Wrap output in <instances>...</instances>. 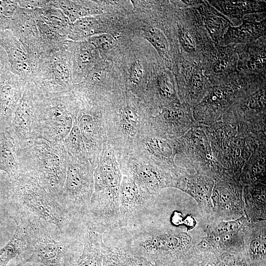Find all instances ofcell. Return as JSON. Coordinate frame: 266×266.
Returning <instances> with one entry per match:
<instances>
[{"label":"cell","instance_id":"obj_1","mask_svg":"<svg viewBox=\"0 0 266 266\" xmlns=\"http://www.w3.org/2000/svg\"><path fill=\"white\" fill-rule=\"evenodd\" d=\"M94 192L83 222L98 231L119 228V192L122 173L115 152L107 142L94 170Z\"/></svg>","mask_w":266,"mask_h":266},{"label":"cell","instance_id":"obj_2","mask_svg":"<svg viewBox=\"0 0 266 266\" xmlns=\"http://www.w3.org/2000/svg\"><path fill=\"white\" fill-rule=\"evenodd\" d=\"M21 169L32 173L61 204L66 173L67 152L63 141L36 137L14 144Z\"/></svg>","mask_w":266,"mask_h":266},{"label":"cell","instance_id":"obj_3","mask_svg":"<svg viewBox=\"0 0 266 266\" xmlns=\"http://www.w3.org/2000/svg\"><path fill=\"white\" fill-rule=\"evenodd\" d=\"M10 218L24 226L29 241L28 246L19 257V262L16 266L28 263L45 266H65L77 263L83 243L64 235L59 241L55 240L52 236L50 224L37 218L27 216Z\"/></svg>","mask_w":266,"mask_h":266},{"label":"cell","instance_id":"obj_4","mask_svg":"<svg viewBox=\"0 0 266 266\" xmlns=\"http://www.w3.org/2000/svg\"><path fill=\"white\" fill-rule=\"evenodd\" d=\"M10 216H27L41 219L54 225L62 235H66L73 218L66 208L40 184L30 172L22 170L12 179Z\"/></svg>","mask_w":266,"mask_h":266},{"label":"cell","instance_id":"obj_5","mask_svg":"<svg viewBox=\"0 0 266 266\" xmlns=\"http://www.w3.org/2000/svg\"><path fill=\"white\" fill-rule=\"evenodd\" d=\"M192 231L172 226H144L131 229L125 240L126 250L151 262L154 259L177 257L194 246L203 237L193 236Z\"/></svg>","mask_w":266,"mask_h":266},{"label":"cell","instance_id":"obj_6","mask_svg":"<svg viewBox=\"0 0 266 266\" xmlns=\"http://www.w3.org/2000/svg\"><path fill=\"white\" fill-rule=\"evenodd\" d=\"M208 129L216 161L227 173L239 181L243 167L253 152L266 143L241 134L236 127L221 120L208 126Z\"/></svg>","mask_w":266,"mask_h":266},{"label":"cell","instance_id":"obj_7","mask_svg":"<svg viewBox=\"0 0 266 266\" xmlns=\"http://www.w3.org/2000/svg\"><path fill=\"white\" fill-rule=\"evenodd\" d=\"M105 110H101L108 143L115 154L130 153L134 140L152 116L150 111L134 102L124 101Z\"/></svg>","mask_w":266,"mask_h":266},{"label":"cell","instance_id":"obj_8","mask_svg":"<svg viewBox=\"0 0 266 266\" xmlns=\"http://www.w3.org/2000/svg\"><path fill=\"white\" fill-rule=\"evenodd\" d=\"M78 110V100L71 91L43 98L37 113L36 137L63 142L76 122Z\"/></svg>","mask_w":266,"mask_h":266},{"label":"cell","instance_id":"obj_9","mask_svg":"<svg viewBox=\"0 0 266 266\" xmlns=\"http://www.w3.org/2000/svg\"><path fill=\"white\" fill-rule=\"evenodd\" d=\"M30 82L44 98L71 91L74 85L70 53L66 49L49 54L41 53Z\"/></svg>","mask_w":266,"mask_h":266},{"label":"cell","instance_id":"obj_10","mask_svg":"<svg viewBox=\"0 0 266 266\" xmlns=\"http://www.w3.org/2000/svg\"><path fill=\"white\" fill-rule=\"evenodd\" d=\"M94 170L90 162L78 161L67 153L61 204L72 218L83 220L88 212L94 192Z\"/></svg>","mask_w":266,"mask_h":266},{"label":"cell","instance_id":"obj_11","mask_svg":"<svg viewBox=\"0 0 266 266\" xmlns=\"http://www.w3.org/2000/svg\"><path fill=\"white\" fill-rule=\"evenodd\" d=\"M177 155L186 161V166L201 172L215 180L226 171L212 153L208 126L199 124L177 139Z\"/></svg>","mask_w":266,"mask_h":266},{"label":"cell","instance_id":"obj_12","mask_svg":"<svg viewBox=\"0 0 266 266\" xmlns=\"http://www.w3.org/2000/svg\"><path fill=\"white\" fill-rule=\"evenodd\" d=\"M158 197L122 174L119 192V228L142 225L154 211Z\"/></svg>","mask_w":266,"mask_h":266},{"label":"cell","instance_id":"obj_13","mask_svg":"<svg viewBox=\"0 0 266 266\" xmlns=\"http://www.w3.org/2000/svg\"><path fill=\"white\" fill-rule=\"evenodd\" d=\"M177 144V139L160 133L147 121L139 132L128 154L177 173L180 168L175 163Z\"/></svg>","mask_w":266,"mask_h":266},{"label":"cell","instance_id":"obj_14","mask_svg":"<svg viewBox=\"0 0 266 266\" xmlns=\"http://www.w3.org/2000/svg\"><path fill=\"white\" fill-rule=\"evenodd\" d=\"M122 173L153 195L158 197L167 188H174L177 173L132 154H115Z\"/></svg>","mask_w":266,"mask_h":266},{"label":"cell","instance_id":"obj_15","mask_svg":"<svg viewBox=\"0 0 266 266\" xmlns=\"http://www.w3.org/2000/svg\"><path fill=\"white\" fill-rule=\"evenodd\" d=\"M243 186L239 180L224 173L216 180L211 197L208 222L238 219L243 215Z\"/></svg>","mask_w":266,"mask_h":266},{"label":"cell","instance_id":"obj_16","mask_svg":"<svg viewBox=\"0 0 266 266\" xmlns=\"http://www.w3.org/2000/svg\"><path fill=\"white\" fill-rule=\"evenodd\" d=\"M77 99L79 103L77 125L82 134L89 161L94 168L103 147L108 142L104 120L101 110L97 106Z\"/></svg>","mask_w":266,"mask_h":266},{"label":"cell","instance_id":"obj_17","mask_svg":"<svg viewBox=\"0 0 266 266\" xmlns=\"http://www.w3.org/2000/svg\"><path fill=\"white\" fill-rule=\"evenodd\" d=\"M43 98L32 82H27L13 113L11 138L14 144L36 138L37 113Z\"/></svg>","mask_w":266,"mask_h":266},{"label":"cell","instance_id":"obj_18","mask_svg":"<svg viewBox=\"0 0 266 266\" xmlns=\"http://www.w3.org/2000/svg\"><path fill=\"white\" fill-rule=\"evenodd\" d=\"M150 125L163 135L177 139L199 124L193 112L179 104L164 106L148 120Z\"/></svg>","mask_w":266,"mask_h":266},{"label":"cell","instance_id":"obj_19","mask_svg":"<svg viewBox=\"0 0 266 266\" xmlns=\"http://www.w3.org/2000/svg\"><path fill=\"white\" fill-rule=\"evenodd\" d=\"M215 182L214 179L201 172L188 167L180 166L174 188L192 196L201 208L204 217L207 218Z\"/></svg>","mask_w":266,"mask_h":266},{"label":"cell","instance_id":"obj_20","mask_svg":"<svg viewBox=\"0 0 266 266\" xmlns=\"http://www.w3.org/2000/svg\"><path fill=\"white\" fill-rule=\"evenodd\" d=\"M9 30L36 63L42 53L40 39L36 21L28 9L19 5L12 18Z\"/></svg>","mask_w":266,"mask_h":266},{"label":"cell","instance_id":"obj_21","mask_svg":"<svg viewBox=\"0 0 266 266\" xmlns=\"http://www.w3.org/2000/svg\"><path fill=\"white\" fill-rule=\"evenodd\" d=\"M234 92L229 87L213 89L195 107L193 116L200 124L209 126L221 120L229 105L233 102Z\"/></svg>","mask_w":266,"mask_h":266},{"label":"cell","instance_id":"obj_22","mask_svg":"<svg viewBox=\"0 0 266 266\" xmlns=\"http://www.w3.org/2000/svg\"><path fill=\"white\" fill-rule=\"evenodd\" d=\"M0 46L6 52L12 71L26 82L30 81L36 63L30 58L10 31L0 32Z\"/></svg>","mask_w":266,"mask_h":266},{"label":"cell","instance_id":"obj_23","mask_svg":"<svg viewBox=\"0 0 266 266\" xmlns=\"http://www.w3.org/2000/svg\"><path fill=\"white\" fill-rule=\"evenodd\" d=\"M95 48L87 40L67 41L66 49L70 53L73 82L81 79L93 67L96 60Z\"/></svg>","mask_w":266,"mask_h":266},{"label":"cell","instance_id":"obj_24","mask_svg":"<svg viewBox=\"0 0 266 266\" xmlns=\"http://www.w3.org/2000/svg\"><path fill=\"white\" fill-rule=\"evenodd\" d=\"M81 254L76 266H102L101 243L103 233L85 226Z\"/></svg>","mask_w":266,"mask_h":266},{"label":"cell","instance_id":"obj_25","mask_svg":"<svg viewBox=\"0 0 266 266\" xmlns=\"http://www.w3.org/2000/svg\"><path fill=\"white\" fill-rule=\"evenodd\" d=\"M28 9L35 21H41L67 36L70 33L72 23L61 9L53 5L51 0L43 7Z\"/></svg>","mask_w":266,"mask_h":266},{"label":"cell","instance_id":"obj_26","mask_svg":"<svg viewBox=\"0 0 266 266\" xmlns=\"http://www.w3.org/2000/svg\"><path fill=\"white\" fill-rule=\"evenodd\" d=\"M266 146L260 145L254 150L244 166L239 178L243 186L265 183Z\"/></svg>","mask_w":266,"mask_h":266},{"label":"cell","instance_id":"obj_27","mask_svg":"<svg viewBox=\"0 0 266 266\" xmlns=\"http://www.w3.org/2000/svg\"><path fill=\"white\" fill-rule=\"evenodd\" d=\"M102 266H153L146 258L128 251L101 243Z\"/></svg>","mask_w":266,"mask_h":266},{"label":"cell","instance_id":"obj_28","mask_svg":"<svg viewBox=\"0 0 266 266\" xmlns=\"http://www.w3.org/2000/svg\"><path fill=\"white\" fill-rule=\"evenodd\" d=\"M15 223L16 228L12 237L0 249V266H6L10 260L19 257L28 246L26 229L20 223Z\"/></svg>","mask_w":266,"mask_h":266},{"label":"cell","instance_id":"obj_29","mask_svg":"<svg viewBox=\"0 0 266 266\" xmlns=\"http://www.w3.org/2000/svg\"><path fill=\"white\" fill-rule=\"evenodd\" d=\"M40 36L42 53L49 54L66 49L67 36L39 21H35Z\"/></svg>","mask_w":266,"mask_h":266},{"label":"cell","instance_id":"obj_30","mask_svg":"<svg viewBox=\"0 0 266 266\" xmlns=\"http://www.w3.org/2000/svg\"><path fill=\"white\" fill-rule=\"evenodd\" d=\"M54 6L57 7L71 23L77 20L95 14V9L89 1L78 0H51Z\"/></svg>","mask_w":266,"mask_h":266},{"label":"cell","instance_id":"obj_31","mask_svg":"<svg viewBox=\"0 0 266 266\" xmlns=\"http://www.w3.org/2000/svg\"><path fill=\"white\" fill-rule=\"evenodd\" d=\"M100 32V23L96 18L84 17L72 24L71 30L67 37L73 41H80L95 35Z\"/></svg>","mask_w":266,"mask_h":266},{"label":"cell","instance_id":"obj_32","mask_svg":"<svg viewBox=\"0 0 266 266\" xmlns=\"http://www.w3.org/2000/svg\"><path fill=\"white\" fill-rule=\"evenodd\" d=\"M67 153L84 162H90L81 132L75 122L67 136L63 141Z\"/></svg>","mask_w":266,"mask_h":266},{"label":"cell","instance_id":"obj_33","mask_svg":"<svg viewBox=\"0 0 266 266\" xmlns=\"http://www.w3.org/2000/svg\"><path fill=\"white\" fill-rule=\"evenodd\" d=\"M145 36L158 50L165 52L168 49L167 40L163 33L157 29L149 27L145 30Z\"/></svg>","mask_w":266,"mask_h":266},{"label":"cell","instance_id":"obj_34","mask_svg":"<svg viewBox=\"0 0 266 266\" xmlns=\"http://www.w3.org/2000/svg\"><path fill=\"white\" fill-rule=\"evenodd\" d=\"M87 40L96 48L103 50L110 49L116 44L114 38L111 35L106 33L93 35L87 38Z\"/></svg>","mask_w":266,"mask_h":266},{"label":"cell","instance_id":"obj_35","mask_svg":"<svg viewBox=\"0 0 266 266\" xmlns=\"http://www.w3.org/2000/svg\"><path fill=\"white\" fill-rule=\"evenodd\" d=\"M143 71L142 66L139 61L134 62L130 69V80L133 85H139L142 80Z\"/></svg>","mask_w":266,"mask_h":266},{"label":"cell","instance_id":"obj_36","mask_svg":"<svg viewBox=\"0 0 266 266\" xmlns=\"http://www.w3.org/2000/svg\"><path fill=\"white\" fill-rule=\"evenodd\" d=\"M179 38L184 50L189 53L195 51V45L188 32L184 28H180L178 32Z\"/></svg>","mask_w":266,"mask_h":266},{"label":"cell","instance_id":"obj_37","mask_svg":"<svg viewBox=\"0 0 266 266\" xmlns=\"http://www.w3.org/2000/svg\"><path fill=\"white\" fill-rule=\"evenodd\" d=\"M49 0H17L20 7L28 9L45 6Z\"/></svg>","mask_w":266,"mask_h":266},{"label":"cell","instance_id":"obj_38","mask_svg":"<svg viewBox=\"0 0 266 266\" xmlns=\"http://www.w3.org/2000/svg\"><path fill=\"white\" fill-rule=\"evenodd\" d=\"M207 24L212 33L216 32L217 29L222 28L221 20L217 17H209L207 20Z\"/></svg>","mask_w":266,"mask_h":266},{"label":"cell","instance_id":"obj_39","mask_svg":"<svg viewBox=\"0 0 266 266\" xmlns=\"http://www.w3.org/2000/svg\"><path fill=\"white\" fill-rule=\"evenodd\" d=\"M183 1H184L185 3H187L188 4H193L197 2V1H195V0H183Z\"/></svg>","mask_w":266,"mask_h":266},{"label":"cell","instance_id":"obj_40","mask_svg":"<svg viewBox=\"0 0 266 266\" xmlns=\"http://www.w3.org/2000/svg\"><path fill=\"white\" fill-rule=\"evenodd\" d=\"M27 266H45L40 264H38V263H31V264Z\"/></svg>","mask_w":266,"mask_h":266},{"label":"cell","instance_id":"obj_41","mask_svg":"<svg viewBox=\"0 0 266 266\" xmlns=\"http://www.w3.org/2000/svg\"><path fill=\"white\" fill-rule=\"evenodd\" d=\"M76 265H77V263H73V264H69V265H66V266H76Z\"/></svg>","mask_w":266,"mask_h":266}]
</instances>
